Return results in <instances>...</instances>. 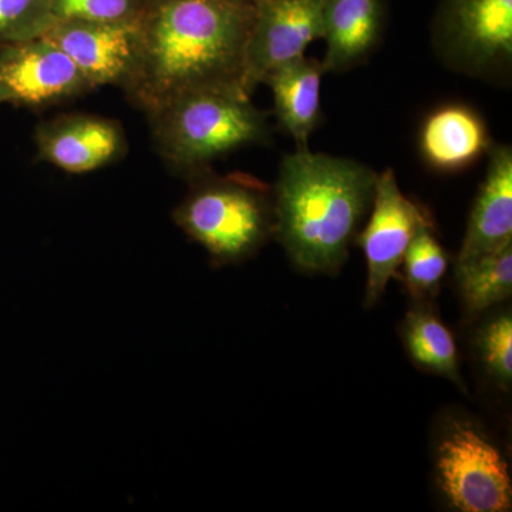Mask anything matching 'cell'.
I'll list each match as a JSON object with an SVG mask.
<instances>
[{
  "label": "cell",
  "mask_w": 512,
  "mask_h": 512,
  "mask_svg": "<svg viewBox=\"0 0 512 512\" xmlns=\"http://www.w3.org/2000/svg\"><path fill=\"white\" fill-rule=\"evenodd\" d=\"M255 15L256 5L234 0H147L128 99L150 114L191 90L242 86Z\"/></svg>",
  "instance_id": "obj_1"
},
{
  "label": "cell",
  "mask_w": 512,
  "mask_h": 512,
  "mask_svg": "<svg viewBox=\"0 0 512 512\" xmlns=\"http://www.w3.org/2000/svg\"><path fill=\"white\" fill-rule=\"evenodd\" d=\"M377 174L359 161L298 148L279 165L274 238L292 264L338 274L357 228L372 207Z\"/></svg>",
  "instance_id": "obj_2"
},
{
  "label": "cell",
  "mask_w": 512,
  "mask_h": 512,
  "mask_svg": "<svg viewBox=\"0 0 512 512\" xmlns=\"http://www.w3.org/2000/svg\"><path fill=\"white\" fill-rule=\"evenodd\" d=\"M147 117L158 153L187 180L217 158L271 140L266 114L238 84L191 90Z\"/></svg>",
  "instance_id": "obj_3"
},
{
  "label": "cell",
  "mask_w": 512,
  "mask_h": 512,
  "mask_svg": "<svg viewBox=\"0 0 512 512\" xmlns=\"http://www.w3.org/2000/svg\"><path fill=\"white\" fill-rule=\"evenodd\" d=\"M191 187L173 211L175 224L211 256L212 265L247 261L274 237V191L245 173L210 170L188 178Z\"/></svg>",
  "instance_id": "obj_4"
},
{
  "label": "cell",
  "mask_w": 512,
  "mask_h": 512,
  "mask_svg": "<svg viewBox=\"0 0 512 512\" xmlns=\"http://www.w3.org/2000/svg\"><path fill=\"white\" fill-rule=\"evenodd\" d=\"M433 461L437 487L453 510L511 511L510 464L476 420L446 417L434 440Z\"/></svg>",
  "instance_id": "obj_5"
},
{
  "label": "cell",
  "mask_w": 512,
  "mask_h": 512,
  "mask_svg": "<svg viewBox=\"0 0 512 512\" xmlns=\"http://www.w3.org/2000/svg\"><path fill=\"white\" fill-rule=\"evenodd\" d=\"M439 57L470 76L498 79L511 72L512 0H440L433 22Z\"/></svg>",
  "instance_id": "obj_6"
},
{
  "label": "cell",
  "mask_w": 512,
  "mask_h": 512,
  "mask_svg": "<svg viewBox=\"0 0 512 512\" xmlns=\"http://www.w3.org/2000/svg\"><path fill=\"white\" fill-rule=\"evenodd\" d=\"M92 90L72 59L43 35L0 45V104L45 110Z\"/></svg>",
  "instance_id": "obj_7"
},
{
  "label": "cell",
  "mask_w": 512,
  "mask_h": 512,
  "mask_svg": "<svg viewBox=\"0 0 512 512\" xmlns=\"http://www.w3.org/2000/svg\"><path fill=\"white\" fill-rule=\"evenodd\" d=\"M430 222L429 212L400 191L393 170L377 174L372 215L357 237L367 262L366 308L382 298L390 279L402 266L414 235Z\"/></svg>",
  "instance_id": "obj_8"
},
{
  "label": "cell",
  "mask_w": 512,
  "mask_h": 512,
  "mask_svg": "<svg viewBox=\"0 0 512 512\" xmlns=\"http://www.w3.org/2000/svg\"><path fill=\"white\" fill-rule=\"evenodd\" d=\"M43 36L63 50L93 89L126 90L140 59V18L120 22L55 20Z\"/></svg>",
  "instance_id": "obj_9"
},
{
  "label": "cell",
  "mask_w": 512,
  "mask_h": 512,
  "mask_svg": "<svg viewBox=\"0 0 512 512\" xmlns=\"http://www.w3.org/2000/svg\"><path fill=\"white\" fill-rule=\"evenodd\" d=\"M322 37V0H261L245 49V92L254 93L266 74L305 56L306 47Z\"/></svg>",
  "instance_id": "obj_10"
},
{
  "label": "cell",
  "mask_w": 512,
  "mask_h": 512,
  "mask_svg": "<svg viewBox=\"0 0 512 512\" xmlns=\"http://www.w3.org/2000/svg\"><path fill=\"white\" fill-rule=\"evenodd\" d=\"M37 160L67 174H87L126 156V134L120 121L87 113H69L36 127Z\"/></svg>",
  "instance_id": "obj_11"
},
{
  "label": "cell",
  "mask_w": 512,
  "mask_h": 512,
  "mask_svg": "<svg viewBox=\"0 0 512 512\" xmlns=\"http://www.w3.org/2000/svg\"><path fill=\"white\" fill-rule=\"evenodd\" d=\"M487 154V174L471 210L457 262L512 244V150L505 144H493Z\"/></svg>",
  "instance_id": "obj_12"
},
{
  "label": "cell",
  "mask_w": 512,
  "mask_h": 512,
  "mask_svg": "<svg viewBox=\"0 0 512 512\" xmlns=\"http://www.w3.org/2000/svg\"><path fill=\"white\" fill-rule=\"evenodd\" d=\"M386 0H322L323 69L346 72L369 59L382 40Z\"/></svg>",
  "instance_id": "obj_13"
},
{
  "label": "cell",
  "mask_w": 512,
  "mask_h": 512,
  "mask_svg": "<svg viewBox=\"0 0 512 512\" xmlns=\"http://www.w3.org/2000/svg\"><path fill=\"white\" fill-rule=\"evenodd\" d=\"M493 144L483 117L466 104L439 107L427 117L420 131L421 156L441 173L470 167Z\"/></svg>",
  "instance_id": "obj_14"
},
{
  "label": "cell",
  "mask_w": 512,
  "mask_h": 512,
  "mask_svg": "<svg viewBox=\"0 0 512 512\" xmlns=\"http://www.w3.org/2000/svg\"><path fill=\"white\" fill-rule=\"evenodd\" d=\"M325 73L320 60L302 56L275 67L262 82L274 94L279 127L295 140L298 148H308L309 137L318 127L320 83Z\"/></svg>",
  "instance_id": "obj_15"
},
{
  "label": "cell",
  "mask_w": 512,
  "mask_h": 512,
  "mask_svg": "<svg viewBox=\"0 0 512 512\" xmlns=\"http://www.w3.org/2000/svg\"><path fill=\"white\" fill-rule=\"evenodd\" d=\"M417 302L407 312L402 326L407 353L420 369L446 377L464 389L460 355L453 333L427 301Z\"/></svg>",
  "instance_id": "obj_16"
},
{
  "label": "cell",
  "mask_w": 512,
  "mask_h": 512,
  "mask_svg": "<svg viewBox=\"0 0 512 512\" xmlns=\"http://www.w3.org/2000/svg\"><path fill=\"white\" fill-rule=\"evenodd\" d=\"M456 278L467 315L477 318L511 296L512 244L457 262Z\"/></svg>",
  "instance_id": "obj_17"
},
{
  "label": "cell",
  "mask_w": 512,
  "mask_h": 512,
  "mask_svg": "<svg viewBox=\"0 0 512 512\" xmlns=\"http://www.w3.org/2000/svg\"><path fill=\"white\" fill-rule=\"evenodd\" d=\"M404 285L416 301L437 295L448 268V256L436 237L433 222L423 225L404 254Z\"/></svg>",
  "instance_id": "obj_18"
},
{
  "label": "cell",
  "mask_w": 512,
  "mask_h": 512,
  "mask_svg": "<svg viewBox=\"0 0 512 512\" xmlns=\"http://www.w3.org/2000/svg\"><path fill=\"white\" fill-rule=\"evenodd\" d=\"M53 22L50 0H0V45L42 36Z\"/></svg>",
  "instance_id": "obj_19"
},
{
  "label": "cell",
  "mask_w": 512,
  "mask_h": 512,
  "mask_svg": "<svg viewBox=\"0 0 512 512\" xmlns=\"http://www.w3.org/2000/svg\"><path fill=\"white\" fill-rule=\"evenodd\" d=\"M477 350L488 375L507 389L512 382L511 313L493 318L478 330Z\"/></svg>",
  "instance_id": "obj_20"
},
{
  "label": "cell",
  "mask_w": 512,
  "mask_h": 512,
  "mask_svg": "<svg viewBox=\"0 0 512 512\" xmlns=\"http://www.w3.org/2000/svg\"><path fill=\"white\" fill-rule=\"evenodd\" d=\"M147 0H50L55 20L120 22L140 18Z\"/></svg>",
  "instance_id": "obj_21"
},
{
  "label": "cell",
  "mask_w": 512,
  "mask_h": 512,
  "mask_svg": "<svg viewBox=\"0 0 512 512\" xmlns=\"http://www.w3.org/2000/svg\"><path fill=\"white\" fill-rule=\"evenodd\" d=\"M234 2L252 3V5H258L261 0H234Z\"/></svg>",
  "instance_id": "obj_22"
}]
</instances>
